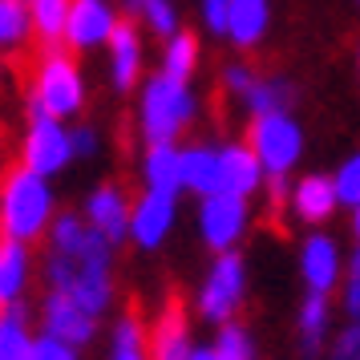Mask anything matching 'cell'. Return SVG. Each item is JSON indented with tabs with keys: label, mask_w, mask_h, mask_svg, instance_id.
<instances>
[{
	"label": "cell",
	"mask_w": 360,
	"mask_h": 360,
	"mask_svg": "<svg viewBox=\"0 0 360 360\" xmlns=\"http://www.w3.org/2000/svg\"><path fill=\"white\" fill-rule=\"evenodd\" d=\"M332 182H336V195H340L344 207H360V150L336 170Z\"/></svg>",
	"instance_id": "4dcf8cb0"
},
{
	"label": "cell",
	"mask_w": 360,
	"mask_h": 360,
	"mask_svg": "<svg viewBox=\"0 0 360 360\" xmlns=\"http://www.w3.org/2000/svg\"><path fill=\"white\" fill-rule=\"evenodd\" d=\"M223 82H227L231 94H247V89L255 85V73H251L247 65H231L227 73H223Z\"/></svg>",
	"instance_id": "8d00e7d4"
},
{
	"label": "cell",
	"mask_w": 360,
	"mask_h": 360,
	"mask_svg": "<svg viewBox=\"0 0 360 360\" xmlns=\"http://www.w3.org/2000/svg\"><path fill=\"white\" fill-rule=\"evenodd\" d=\"M53 223V191L49 179L20 162L0 182V239L33 243Z\"/></svg>",
	"instance_id": "7a4b0ae2"
},
{
	"label": "cell",
	"mask_w": 360,
	"mask_h": 360,
	"mask_svg": "<svg viewBox=\"0 0 360 360\" xmlns=\"http://www.w3.org/2000/svg\"><path fill=\"white\" fill-rule=\"evenodd\" d=\"M69 4H73V0H29L33 33L41 37V45H57V41H65Z\"/></svg>",
	"instance_id": "cb8c5ba5"
},
{
	"label": "cell",
	"mask_w": 360,
	"mask_h": 360,
	"mask_svg": "<svg viewBox=\"0 0 360 360\" xmlns=\"http://www.w3.org/2000/svg\"><path fill=\"white\" fill-rule=\"evenodd\" d=\"M300 276L308 283V292H320L328 295L336 288V279L344 276V263H340V251L328 235H308L304 239V251H300Z\"/></svg>",
	"instance_id": "7c38bea8"
},
{
	"label": "cell",
	"mask_w": 360,
	"mask_h": 360,
	"mask_svg": "<svg viewBox=\"0 0 360 360\" xmlns=\"http://www.w3.org/2000/svg\"><path fill=\"white\" fill-rule=\"evenodd\" d=\"M182 191H195L198 198L219 191V146L182 150Z\"/></svg>",
	"instance_id": "ffe728a7"
},
{
	"label": "cell",
	"mask_w": 360,
	"mask_h": 360,
	"mask_svg": "<svg viewBox=\"0 0 360 360\" xmlns=\"http://www.w3.org/2000/svg\"><path fill=\"white\" fill-rule=\"evenodd\" d=\"M344 311H348L352 320H360V247H356V255H352V263H348V288H344Z\"/></svg>",
	"instance_id": "836d02e7"
},
{
	"label": "cell",
	"mask_w": 360,
	"mask_h": 360,
	"mask_svg": "<svg viewBox=\"0 0 360 360\" xmlns=\"http://www.w3.org/2000/svg\"><path fill=\"white\" fill-rule=\"evenodd\" d=\"M191 360H219V356H214V348H195V352H191Z\"/></svg>",
	"instance_id": "74e56055"
},
{
	"label": "cell",
	"mask_w": 360,
	"mask_h": 360,
	"mask_svg": "<svg viewBox=\"0 0 360 360\" xmlns=\"http://www.w3.org/2000/svg\"><path fill=\"white\" fill-rule=\"evenodd\" d=\"M85 105V85H82V73L77 65L69 61L65 53L49 45V53H41L37 61V73H33V94H29V114L41 117H73L77 110Z\"/></svg>",
	"instance_id": "277c9868"
},
{
	"label": "cell",
	"mask_w": 360,
	"mask_h": 360,
	"mask_svg": "<svg viewBox=\"0 0 360 360\" xmlns=\"http://www.w3.org/2000/svg\"><path fill=\"white\" fill-rule=\"evenodd\" d=\"M263 174L267 170H263V162L255 158L251 146H219V191L251 198L263 186Z\"/></svg>",
	"instance_id": "4fadbf2b"
},
{
	"label": "cell",
	"mask_w": 360,
	"mask_h": 360,
	"mask_svg": "<svg viewBox=\"0 0 360 360\" xmlns=\"http://www.w3.org/2000/svg\"><path fill=\"white\" fill-rule=\"evenodd\" d=\"M20 154H25L20 162L29 166V170L53 179V174L65 170L69 158H73V134L61 126V117L41 114V117H33V126L25 134V150H20Z\"/></svg>",
	"instance_id": "ba28073f"
},
{
	"label": "cell",
	"mask_w": 360,
	"mask_h": 360,
	"mask_svg": "<svg viewBox=\"0 0 360 360\" xmlns=\"http://www.w3.org/2000/svg\"><path fill=\"white\" fill-rule=\"evenodd\" d=\"M142 17H146V25H150L158 37H166V41L179 33V8H174L170 0H146Z\"/></svg>",
	"instance_id": "f546056e"
},
{
	"label": "cell",
	"mask_w": 360,
	"mask_h": 360,
	"mask_svg": "<svg viewBox=\"0 0 360 360\" xmlns=\"http://www.w3.org/2000/svg\"><path fill=\"white\" fill-rule=\"evenodd\" d=\"M179 219V207H174V195H162V191H146V195L134 202V214H130V239L142 251H154L162 247V239L170 235Z\"/></svg>",
	"instance_id": "30bf717a"
},
{
	"label": "cell",
	"mask_w": 360,
	"mask_h": 360,
	"mask_svg": "<svg viewBox=\"0 0 360 360\" xmlns=\"http://www.w3.org/2000/svg\"><path fill=\"white\" fill-rule=\"evenodd\" d=\"M33 360H77V348L41 332V336H33Z\"/></svg>",
	"instance_id": "1f68e13d"
},
{
	"label": "cell",
	"mask_w": 360,
	"mask_h": 360,
	"mask_svg": "<svg viewBox=\"0 0 360 360\" xmlns=\"http://www.w3.org/2000/svg\"><path fill=\"white\" fill-rule=\"evenodd\" d=\"M195 344L186 336V311L182 300H170L166 311L158 316V324L150 332V360H191Z\"/></svg>",
	"instance_id": "9a60e30c"
},
{
	"label": "cell",
	"mask_w": 360,
	"mask_h": 360,
	"mask_svg": "<svg viewBox=\"0 0 360 360\" xmlns=\"http://www.w3.org/2000/svg\"><path fill=\"white\" fill-rule=\"evenodd\" d=\"M114 360H150V336L138 311H126L114 328Z\"/></svg>",
	"instance_id": "484cf974"
},
{
	"label": "cell",
	"mask_w": 360,
	"mask_h": 360,
	"mask_svg": "<svg viewBox=\"0 0 360 360\" xmlns=\"http://www.w3.org/2000/svg\"><path fill=\"white\" fill-rule=\"evenodd\" d=\"M130 214L134 207L126 202V195L117 186H98L89 195V202H85V223L94 231H101L110 243H122L130 235Z\"/></svg>",
	"instance_id": "5bb4252c"
},
{
	"label": "cell",
	"mask_w": 360,
	"mask_h": 360,
	"mask_svg": "<svg viewBox=\"0 0 360 360\" xmlns=\"http://www.w3.org/2000/svg\"><path fill=\"white\" fill-rule=\"evenodd\" d=\"M247 223H251V207L243 195H207L198 207V231H202V243L211 251H235V243L243 239Z\"/></svg>",
	"instance_id": "52a82bcc"
},
{
	"label": "cell",
	"mask_w": 360,
	"mask_h": 360,
	"mask_svg": "<svg viewBox=\"0 0 360 360\" xmlns=\"http://www.w3.org/2000/svg\"><path fill=\"white\" fill-rule=\"evenodd\" d=\"M263 29H267V0H231L227 37L239 45V49L259 45V41H263Z\"/></svg>",
	"instance_id": "7402d4cb"
},
{
	"label": "cell",
	"mask_w": 360,
	"mask_h": 360,
	"mask_svg": "<svg viewBox=\"0 0 360 360\" xmlns=\"http://www.w3.org/2000/svg\"><path fill=\"white\" fill-rule=\"evenodd\" d=\"M114 29H117V13L105 0H73L69 4V25H65L69 49H98L114 37Z\"/></svg>",
	"instance_id": "8fae6325"
},
{
	"label": "cell",
	"mask_w": 360,
	"mask_h": 360,
	"mask_svg": "<svg viewBox=\"0 0 360 360\" xmlns=\"http://www.w3.org/2000/svg\"><path fill=\"white\" fill-rule=\"evenodd\" d=\"M202 20L211 33H227L231 25V0H202Z\"/></svg>",
	"instance_id": "e575fe53"
},
{
	"label": "cell",
	"mask_w": 360,
	"mask_h": 360,
	"mask_svg": "<svg viewBox=\"0 0 360 360\" xmlns=\"http://www.w3.org/2000/svg\"><path fill=\"white\" fill-rule=\"evenodd\" d=\"M45 276L57 292H69L85 311H101L110 308V295H114V243L89 227L82 243L73 247H49V259H45Z\"/></svg>",
	"instance_id": "6da1fadb"
},
{
	"label": "cell",
	"mask_w": 360,
	"mask_h": 360,
	"mask_svg": "<svg viewBox=\"0 0 360 360\" xmlns=\"http://www.w3.org/2000/svg\"><path fill=\"white\" fill-rule=\"evenodd\" d=\"M211 348L219 360H255V344H251V332L243 324H223Z\"/></svg>",
	"instance_id": "f1b7e54d"
},
{
	"label": "cell",
	"mask_w": 360,
	"mask_h": 360,
	"mask_svg": "<svg viewBox=\"0 0 360 360\" xmlns=\"http://www.w3.org/2000/svg\"><path fill=\"white\" fill-rule=\"evenodd\" d=\"M328 360H360V320H352V324L336 336V344H332Z\"/></svg>",
	"instance_id": "d6a6232c"
},
{
	"label": "cell",
	"mask_w": 360,
	"mask_h": 360,
	"mask_svg": "<svg viewBox=\"0 0 360 360\" xmlns=\"http://www.w3.org/2000/svg\"><path fill=\"white\" fill-rule=\"evenodd\" d=\"M328 332V295L308 292L304 308H300V344H304V356H316Z\"/></svg>",
	"instance_id": "d4e9b609"
},
{
	"label": "cell",
	"mask_w": 360,
	"mask_h": 360,
	"mask_svg": "<svg viewBox=\"0 0 360 360\" xmlns=\"http://www.w3.org/2000/svg\"><path fill=\"white\" fill-rule=\"evenodd\" d=\"M191 117H195V94H191V85L170 77V73L150 77L146 89H142V110H138L146 142H174L191 126Z\"/></svg>",
	"instance_id": "3957f363"
},
{
	"label": "cell",
	"mask_w": 360,
	"mask_h": 360,
	"mask_svg": "<svg viewBox=\"0 0 360 360\" xmlns=\"http://www.w3.org/2000/svg\"><path fill=\"white\" fill-rule=\"evenodd\" d=\"M41 316H45V332H49V336H57V340L73 344V348L89 344V340H94V332H98V316H94V311H85L73 295L57 292V288L45 295Z\"/></svg>",
	"instance_id": "9c48e42d"
},
{
	"label": "cell",
	"mask_w": 360,
	"mask_h": 360,
	"mask_svg": "<svg viewBox=\"0 0 360 360\" xmlns=\"http://www.w3.org/2000/svg\"><path fill=\"white\" fill-rule=\"evenodd\" d=\"M336 202H340V195H336V182L328 174H308L292 186V211L304 223H324L336 211Z\"/></svg>",
	"instance_id": "2e32d148"
},
{
	"label": "cell",
	"mask_w": 360,
	"mask_h": 360,
	"mask_svg": "<svg viewBox=\"0 0 360 360\" xmlns=\"http://www.w3.org/2000/svg\"><path fill=\"white\" fill-rule=\"evenodd\" d=\"M142 179H146V191L179 195L182 191V150L174 142H150L146 162H142Z\"/></svg>",
	"instance_id": "e0dca14e"
},
{
	"label": "cell",
	"mask_w": 360,
	"mask_h": 360,
	"mask_svg": "<svg viewBox=\"0 0 360 360\" xmlns=\"http://www.w3.org/2000/svg\"><path fill=\"white\" fill-rule=\"evenodd\" d=\"M126 4H130V13H142L146 8V0H126Z\"/></svg>",
	"instance_id": "ab89813d"
},
{
	"label": "cell",
	"mask_w": 360,
	"mask_h": 360,
	"mask_svg": "<svg viewBox=\"0 0 360 360\" xmlns=\"http://www.w3.org/2000/svg\"><path fill=\"white\" fill-rule=\"evenodd\" d=\"M247 295V267L239 251H219V259L211 263V271L202 279V292H198V311L211 320V324H227L235 311L243 308Z\"/></svg>",
	"instance_id": "8992f818"
},
{
	"label": "cell",
	"mask_w": 360,
	"mask_h": 360,
	"mask_svg": "<svg viewBox=\"0 0 360 360\" xmlns=\"http://www.w3.org/2000/svg\"><path fill=\"white\" fill-rule=\"evenodd\" d=\"M29 271H33V255H29V243L20 239H0V308L20 300L25 283H29Z\"/></svg>",
	"instance_id": "d6986e66"
},
{
	"label": "cell",
	"mask_w": 360,
	"mask_h": 360,
	"mask_svg": "<svg viewBox=\"0 0 360 360\" xmlns=\"http://www.w3.org/2000/svg\"><path fill=\"white\" fill-rule=\"evenodd\" d=\"M352 231H356V243H360V207H352Z\"/></svg>",
	"instance_id": "f35d334b"
},
{
	"label": "cell",
	"mask_w": 360,
	"mask_h": 360,
	"mask_svg": "<svg viewBox=\"0 0 360 360\" xmlns=\"http://www.w3.org/2000/svg\"><path fill=\"white\" fill-rule=\"evenodd\" d=\"M247 101V110H251V117H259V114H288L292 110V85L283 82V77H255V85L243 94Z\"/></svg>",
	"instance_id": "603a6c76"
},
{
	"label": "cell",
	"mask_w": 360,
	"mask_h": 360,
	"mask_svg": "<svg viewBox=\"0 0 360 360\" xmlns=\"http://www.w3.org/2000/svg\"><path fill=\"white\" fill-rule=\"evenodd\" d=\"M33 33V17L25 0H0V49H17Z\"/></svg>",
	"instance_id": "83f0119b"
},
{
	"label": "cell",
	"mask_w": 360,
	"mask_h": 360,
	"mask_svg": "<svg viewBox=\"0 0 360 360\" xmlns=\"http://www.w3.org/2000/svg\"><path fill=\"white\" fill-rule=\"evenodd\" d=\"M138 73H142V41L134 33V25H122L117 20L114 37H110V77L126 94V89H134Z\"/></svg>",
	"instance_id": "ac0fdd59"
},
{
	"label": "cell",
	"mask_w": 360,
	"mask_h": 360,
	"mask_svg": "<svg viewBox=\"0 0 360 360\" xmlns=\"http://www.w3.org/2000/svg\"><path fill=\"white\" fill-rule=\"evenodd\" d=\"M247 146L255 150L267 174H288L304 154V130L295 126L292 114H259L251 122Z\"/></svg>",
	"instance_id": "5b68a950"
},
{
	"label": "cell",
	"mask_w": 360,
	"mask_h": 360,
	"mask_svg": "<svg viewBox=\"0 0 360 360\" xmlns=\"http://www.w3.org/2000/svg\"><path fill=\"white\" fill-rule=\"evenodd\" d=\"M98 150H101L98 134L89 130V126H77V134H73V154H77V158H94Z\"/></svg>",
	"instance_id": "d590c367"
},
{
	"label": "cell",
	"mask_w": 360,
	"mask_h": 360,
	"mask_svg": "<svg viewBox=\"0 0 360 360\" xmlns=\"http://www.w3.org/2000/svg\"><path fill=\"white\" fill-rule=\"evenodd\" d=\"M29 308L13 300L0 308V360H33V336H29Z\"/></svg>",
	"instance_id": "44dd1931"
},
{
	"label": "cell",
	"mask_w": 360,
	"mask_h": 360,
	"mask_svg": "<svg viewBox=\"0 0 360 360\" xmlns=\"http://www.w3.org/2000/svg\"><path fill=\"white\" fill-rule=\"evenodd\" d=\"M198 65V41L191 33H174L166 41V53H162V73L179 77V82H191V73Z\"/></svg>",
	"instance_id": "4316f807"
}]
</instances>
